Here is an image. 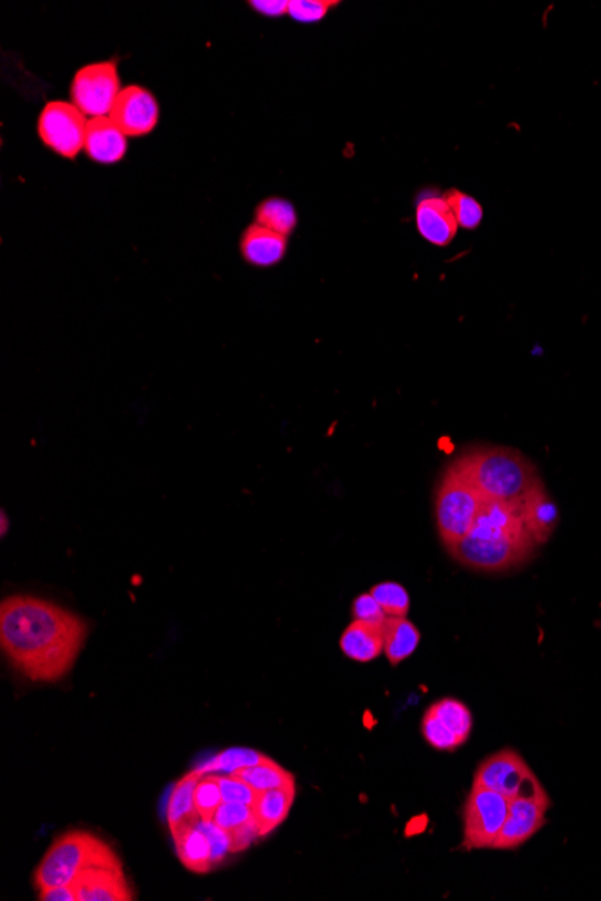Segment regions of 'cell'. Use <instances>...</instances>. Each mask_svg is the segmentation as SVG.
Here are the masks:
<instances>
[{
  "label": "cell",
  "instance_id": "cell-21",
  "mask_svg": "<svg viewBox=\"0 0 601 901\" xmlns=\"http://www.w3.org/2000/svg\"><path fill=\"white\" fill-rule=\"evenodd\" d=\"M204 776L206 774L200 768H195L175 783L174 790L169 794L168 808H166V822H168L169 831L177 830L178 826L198 817L197 810H195V788Z\"/></svg>",
  "mask_w": 601,
  "mask_h": 901
},
{
  "label": "cell",
  "instance_id": "cell-34",
  "mask_svg": "<svg viewBox=\"0 0 601 901\" xmlns=\"http://www.w3.org/2000/svg\"><path fill=\"white\" fill-rule=\"evenodd\" d=\"M352 615L356 621H364V623L371 624H384L385 619H387L381 604L373 598L371 592L355 598L352 604Z\"/></svg>",
  "mask_w": 601,
  "mask_h": 901
},
{
  "label": "cell",
  "instance_id": "cell-22",
  "mask_svg": "<svg viewBox=\"0 0 601 901\" xmlns=\"http://www.w3.org/2000/svg\"><path fill=\"white\" fill-rule=\"evenodd\" d=\"M235 774L249 783L250 787L256 791L274 790V788L292 787L296 785V776L289 773L287 768L281 767L274 759L269 756H263L261 762L250 765V767L240 768Z\"/></svg>",
  "mask_w": 601,
  "mask_h": 901
},
{
  "label": "cell",
  "instance_id": "cell-30",
  "mask_svg": "<svg viewBox=\"0 0 601 901\" xmlns=\"http://www.w3.org/2000/svg\"><path fill=\"white\" fill-rule=\"evenodd\" d=\"M213 822L226 831L236 830V828H240V826L250 825V822H255L252 806L241 805V802L224 801L220 808L215 811Z\"/></svg>",
  "mask_w": 601,
  "mask_h": 901
},
{
  "label": "cell",
  "instance_id": "cell-1",
  "mask_svg": "<svg viewBox=\"0 0 601 901\" xmlns=\"http://www.w3.org/2000/svg\"><path fill=\"white\" fill-rule=\"evenodd\" d=\"M87 623L71 610L34 596L0 604V646L11 667L33 682H59L73 670Z\"/></svg>",
  "mask_w": 601,
  "mask_h": 901
},
{
  "label": "cell",
  "instance_id": "cell-32",
  "mask_svg": "<svg viewBox=\"0 0 601 901\" xmlns=\"http://www.w3.org/2000/svg\"><path fill=\"white\" fill-rule=\"evenodd\" d=\"M332 6L333 2H328V0H290L289 14L298 22L312 24V22L324 19Z\"/></svg>",
  "mask_w": 601,
  "mask_h": 901
},
{
  "label": "cell",
  "instance_id": "cell-2",
  "mask_svg": "<svg viewBox=\"0 0 601 901\" xmlns=\"http://www.w3.org/2000/svg\"><path fill=\"white\" fill-rule=\"evenodd\" d=\"M535 549L517 504L488 500L467 537L447 551L472 571L502 572L525 566Z\"/></svg>",
  "mask_w": 601,
  "mask_h": 901
},
{
  "label": "cell",
  "instance_id": "cell-29",
  "mask_svg": "<svg viewBox=\"0 0 601 901\" xmlns=\"http://www.w3.org/2000/svg\"><path fill=\"white\" fill-rule=\"evenodd\" d=\"M448 204L453 207L457 226L463 229H476L483 220V207L476 198L468 197L465 193L450 191L447 195Z\"/></svg>",
  "mask_w": 601,
  "mask_h": 901
},
{
  "label": "cell",
  "instance_id": "cell-14",
  "mask_svg": "<svg viewBox=\"0 0 601 901\" xmlns=\"http://www.w3.org/2000/svg\"><path fill=\"white\" fill-rule=\"evenodd\" d=\"M416 226L419 235L428 244L445 247L454 240L457 232L456 216L448 204L447 195H427L418 201L416 207Z\"/></svg>",
  "mask_w": 601,
  "mask_h": 901
},
{
  "label": "cell",
  "instance_id": "cell-17",
  "mask_svg": "<svg viewBox=\"0 0 601 901\" xmlns=\"http://www.w3.org/2000/svg\"><path fill=\"white\" fill-rule=\"evenodd\" d=\"M240 249L247 263L272 267L287 255V236L267 229L260 224H252L241 236Z\"/></svg>",
  "mask_w": 601,
  "mask_h": 901
},
{
  "label": "cell",
  "instance_id": "cell-28",
  "mask_svg": "<svg viewBox=\"0 0 601 901\" xmlns=\"http://www.w3.org/2000/svg\"><path fill=\"white\" fill-rule=\"evenodd\" d=\"M224 802L217 774H206L195 788V810L203 820H213Z\"/></svg>",
  "mask_w": 601,
  "mask_h": 901
},
{
  "label": "cell",
  "instance_id": "cell-6",
  "mask_svg": "<svg viewBox=\"0 0 601 901\" xmlns=\"http://www.w3.org/2000/svg\"><path fill=\"white\" fill-rule=\"evenodd\" d=\"M472 785L499 791L510 801L517 797H525L551 805L548 791L542 787L539 777L535 776L525 758L511 748H502L499 753L491 754L490 758H486L477 767Z\"/></svg>",
  "mask_w": 601,
  "mask_h": 901
},
{
  "label": "cell",
  "instance_id": "cell-13",
  "mask_svg": "<svg viewBox=\"0 0 601 901\" xmlns=\"http://www.w3.org/2000/svg\"><path fill=\"white\" fill-rule=\"evenodd\" d=\"M517 508H519L522 524L535 546L549 542V538L553 537V532L557 531L560 514H558L557 504L553 503L551 495L543 486L542 479L520 499Z\"/></svg>",
  "mask_w": 601,
  "mask_h": 901
},
{
  "label": "cell",
  "instance_id": "cell-8",
  "mask_svg": "<svg viewBox=\"0 0 601 901\" xmlns=\"http://www.w3.org/2000/svg\"><path fill=\"white\" fill-rule=\"evenodd\" d=\"M89 120L74 103L53 101L48 103L39 117V135L42 143L54 154L65 158L76 157L85 149Z\"/></svg>",
  "mask_w": 601,
  "mask_h": 901
},
{
  "label": "cell",
  "instance_id": "cell-19",
  "mask_svg": "<svg viewBox=\"0 0 601 901\" xmlns=\"http://www.w3.org/2000/svg\"><path fill=\"white\" fill-rule=\"evenodd\" d=\"M296 796H298V785L258 791L255 805H252V814H255L260 837H267L283 825L292 810Z\"/></svg>",
  "mask_w": 601,
  "mask_h": 901
},
{
  "label": "cell",
  "instance_id": "cell-25",
  "mask_svg": "<svg viewBox=\"0 0 601 901\" xmlns=\"http://www.w3.org/2000/svg\"><path fill=\"white\" fill-rule=\"evenodd\" d=\"M371 594L379 601L387 618H407L410 614V592L400 583L382 581L371 589Z\"/></svg>",
  "mask_w": 601,
  "mask_h": 901
},
{
  "label": "cell",
  "instance_id": "cell-9",
  "mask_svg": "<svg viewBox=\"0 0 601 901\" xmlns=\"http://www.w3.org/2000/svg\"><path fill=\"white\" fill-rule=\"evenodd\" d=\"M120 72L116 63H91L80 69L71 86L74 105L89 117H106L120 96Z\"/></svg>",
  "mask_w": 601,
  "mask_h": 901
},
{
  "label": "cell",
  "instance_id": "cell-10",
  "mask_svg": "<svg viewBox=\"0 0 601 901\" xmlns=\"http://www.w3.org/2000/svg\"><path fill=\"white\" fill-rule=\"evenodd\" d=\"M126 137H141L159 123V103L143 86L131 85L121 91L108 114Z\"/></svg>",
  "mask_w": 601,
  "mask_h": 901
},
{
  "label": "cell",
  "instance_id": "cell-37",
  "mask_svg": "<svg viewBox=\"0 0 601 901\" xmlns=\"http://www.w3.org/2000/svg\"><path fill=\"white\" fill-rule=\"evenodd\" d=\"M8 517H6L4 511H2V537H6V532H8Z\"/></svg>",
  "mask_w": 601,
  "mask_h": 901
},
{
  "label": "cell",
  "instance_id": "cell-11",
  "mask_svg": "<svg viewBox=\"0 0 601 901\" xmlns=\"http://www.w3.org/2000/svg\"><path fill=\"white\" fill-rule=\"evenodd\" d=\"M549 806H551L549 802L525 799V797L511 799L510 811H508L505 826L500 830L494 849L511 851V849L526 845L529 839H533L535 835L539 833L546 825Z\"/></svg>",
  "mask_w": 601,
  "mask_h": 901
},
{
  "label": "cell",
  "instance_id": "cell-31",
  "mask_svg": "<svg viewBox=\"0 0 601 901\" xmlns=\"http://www.w3.org/2000/svg\"><path fill=\"white\" fill-rule=\"evenodd\" d=\"M220 783L221 797L227 802H241V805H255L258 791L243 781L238 774L231 773L227 776H218Z\"/></svg>",
  "mask_w": 601,
  "mask_h": 901
},
{
  "label": "cell",
  "instance_id": "cell-16",
  "mask_svg": "<svg viewBox=\"0 0 601 901\" xmlns=\"http://www.w3.org/2000/svg\"><path fill=\"white\" fill-rule=\"evenodd\" d=\"M198 820L200 817L184 822L183 826H178L177 830L172 831V835H174L175 851H177L180 862L184 863V868L189 869L193 873L204 874L211 871L215 866H213L211 840L200 828Z\"/></svg>",
  "mask_w": 601,
  "mask_h": 901
},
{
  "label": "cell",
  "instance_id": "cell-20",
  "mask_svg": "<svg viewBox=\"0 0 601 901\" xmlns=\"http://www.w3.org/2000/svg\"><path fill=\"white\" fill-rule=\"evenodd\" d=\"M422 633L407 618H387L384 623V653L391 666H398L418 650Z\"/></svg>",
  "mask_w": 601,
  "mask_h": 901
},
{
  "label": "cell",
  "instance_id": "cell-7",
  "mask_svg": "<svg viewBox=\"0 0 601 901\" xmlns=\"http://www.w3.org/2000/svg\"><path fill=\"white\" fill-rule=\"evenodd\" d=\"M510 811V799L499 791L472 785L463 808V845L465 851L494 849Z\"/></svg>",
  "mask_w": 601,
  "mask_h": 901
},
{
  "label": "cell",
  "instance_id": "cell-36",
  "mask_svg": "<svg viewBox=\"0 0 601 901\" xmlns=\"http://www.w3.org/2000/svg\"><path fill=\"white\" fill-rule=\"evenodd\" d=\"M40 901H77L76 889L74 886H59V888L45 889L39 891Z\"/></svg>",
  "mask_w": 601,
  "mask_h": 901
},
{
  "label": "cell",
  "instance_id": "cell-15",
  "mask_svg": "<svg viewBox=\"0 0 601 901\" xmlns=\"http://www.w3.org/2000/svg\"><path fill=\"white\" fill-rule=\"evenodd\" d=\"M128 141L123 130L106 115L89 120L85 154L100 164H116L125 157Z\"/></svg>",
  "mask_w": 601,
  "mask_h": 901
},
{
  "label": "cell",
  "instance_id": "cell-27",
  "mask_svg": "<svg viewBox=\"0 0 601 901\" xmlns=\"http://www.w3.org/2000/svg\"><path fill=\"white\" fill-rule=\"evenodd\" d=\"M422 734H424L425 742L439 753H454L463 745L462 739L457 738L456 734L448 729L447 725L443 724L442 719L431 710L425 711L424 719H422Z\"/></svg>",
  "mask_w": 601,
  "mask_h": 901
},
{
  "label": "cell",
  "instance_id": "cell-23",
  "mask_svg": "<svg viewBox=\"0 0 601 901\" xmlns=\"http://www.w3.org/2000/svg\"><path fill=\"white\" fill-rule=\"evenodd\" d=\"M256 224L274 230L279 235L289 236L298 226V215L289 200L269 198V200L261 201L256 209Z\"/></svg>",
  "mask_w": 601,
  "mask_h": 901
},
{
  "label": "cell",
  "instance_id": "cell-3",
  "mask_svg": "<svg viewBox=\"0 0 601 901\" xmlns=\"http://www.w3.org/2000/svg\"><path fill=\"white\" fill-rule=\"evenodd\" d=\"M448 470L491 503L519 504L540 480L533 463L510 446H476L456 457Z\"/></svg>",
  "mask_w": 601,
  "mask_h": 901
},
{
  "label": "cell",
  "instance_id": "cell-5",
  "mask_svg": "<svg viewBox=\"0 0 601 901\" xmlns=\"http://www.w3.org/2000/svg\"><path fill=\"white\" fill-rule=\"evenodd\" d=\"M488 500L454 472L443 474L434 497L436 528L445 549L456 546L474 528Z\"/></svg>",
  "mask_w": 601,
  "mask_h": 901
},
{
  "label": "cell",
  "instance_id": "cell-33",
  "mask_svg": "<svg viewBox=\"0 0 601 901\" xmlns=\"http://www.w3.org/2000/svg\"><path fill=\"white\" fill-rule=\"evenodd\" d=\"M198 825L206 831L207 837L211 840L213 849V866L224 862L227 853H231V837L229 831L224 830L220 826L215 825L213 820H198Z\"/></svg>",
  "mask_w": 601,
  "mask_h": 901
},
{
  "label": "cell",
  "instance_id": "cell-4",
  "mask_svg": "<svg viewBox=\"0 0 601 901\" xmlns=\"http://www.w3.org/2000/svg\"><path fill=\"white\" fill-rule=\"evenodd\" d=\"M94 866L120 868V857L105 840L89 831L73 830L54 840L44 859L34 871V886L39 891L73 886L77 874Z\"/></svg>",
  "mask_w": 601,
  "mask_h": 901
},
{
  "label": "cell",
  "instance_id": "cell-24",
  "mask_svg": "<svg viewBox=\"0 0 601 901\" xmlns=\"http://www.w3.org/2000/svg\"><path fill=\"white\" fill-rule=\"evenodd\" d=\"M428 710L433 711L434 715L438 716L443 724L462 739V744H467L472 729H474V716H472L468 705L447 696V698L434 702Z\"/></svg>",
  "mask_w": 601,
  "mask_h": 901
},
{
  "label": "cell",
  "instance_id": "cell-26",
  "mask_svg": "<svg viewBox=\"0 0 601 901\" xmlns=\"http://www.w3.org/2000/svg\"><path fill=\"white\" fill-rule=\"evenodd\" d=\"M263 756L265 754L256 753V750H250V748H229V750H224V753L218 754L217 758L209 759L206 765L198 768H200L204 774H231L236 773V770H240V768L250 767V765L261 762Z\"/></svg>",
  "mask_w": 601,
  "mask_h": 901
},
{
  "label": "cell",
  "instance_id": "cell-12",
  "mask_svg": "<svg viewBox=\"0 0 601 901\" xmlns=\"http://www.w3.org/2000/svg\"><path fill=\"white\" fill-rule=\"evenodd\" d=\"M77 901H132L135 898L125 869L94 866L77 874L74 880Z\"/></svg>",
  "mask_w": 601,
  "mask_h": 901
},
{
  "label": "cell",
  "instance_id": "cell-18",
  "mask_svg": "<svg viewBox=\"0 0 601 901\" xmlns=\"http://www.w3.org/2000/svg\"><path fill=\"white\" fill-rule=\"evenodd\" d=\"M339 646L355 662L375 661L384 653V624L364 623L353 619L339 639Z\"/></svg>",
  "mask_w": 601,
  "mask_h": 901
},
{
  "label": "cell",
  "instance_id": "cell-35",
  "mask_svg": "<svg viewBox=\"0 0 601 901\" xmlns=\"http://www.w3.org/2000/svg\"><path fill=\"white\" fill-rule=\"evenodd\" d=\"M289 4L287 0H256L250 2L258 13L267 14V17H281V14L289 13Z\"/></svg>",
  "mask_w": 601,
  "mask_h": 901
}]
</instances>
